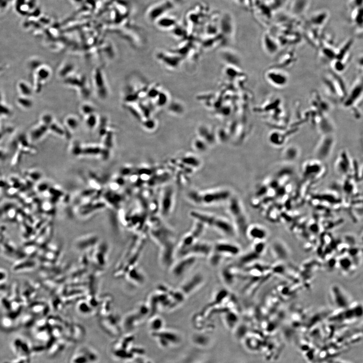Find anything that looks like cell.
<instances>
[{
    "label": "cell",
    "mask_w": 363,
    "mask_h": 363,
    "mask_svg": "<svg viewBox=\"0 0 363 363\" xmlns=\"http://www.w3.org/2000/svg\"><path fill=\"white\" fill-rule=\"evenodd\" d=\"M190 215L205 226L212 227L227 236H233L236 232L233 224L221 216L196 210L190 211Z\"/></svg>",
    "instance_id": "obj_1"
},
{
    "label": "cell",
    "mask_w": 363,
    "mask_h": 363,
    "mask_svg": "<svg viewBox=\"0 0 363 363\" xmlns=\"http://www.w3.org/2000/svg\"><path fill=\"white\" fill-rule=\"evenodd\" d=\"M230 191L226 189H218L207 191H190L187 197L193 203L203 206L218 204L228 201L231 196Z\"/></svg>",
    "instance_id": "obj_2"
},
{
    "label": "cell",
    "mask_w": 363,
    "mask_h": 363,
    "mask_svg": "<svg viewBox=\"0 0 363 363\" xmlns=\"http://www.w3.org/2000/svg\"><path fill=\"white\" fill-rule=\"evenodd\" d=\"M228 202V210L236 231L241 235H246L248 227L247 219L239 200L237 197L231 196Z\"/></svg>",
    "instance_id": "obj_3"
},
{
    "label": "cell",
    "mask_w": 363,
    "mask_h": 363,
    "mask_svg": "<svg viewBox=\"0 0 363 363\" xmlns=\"http://www.w3.org/2000/svg\"><path fill=\"white\" fill-rule=\"evenodd\" d=\"M197 256L188 255L180 257V259L173 264L172 268L173 275L180 277L188 272L195 264Z\"/></svg>",
    "instance_id": "obj_4"
},
{
    "label": "cell",
    "mask_w": 363,
    "mask_h": 363,
    "mask_svg": "<svg viewBox=\"0 0 363 363\" xmlns=\"http://www.w3.org/2000/svg\"><path fill=\"white\" fill-rule=\"evenodd\" d=\"M266 78L270 85L276 87H283L288 81V76L285 73L275 69L268 70L266 73Z\"/></svg>",
    "instance_id": "obj_5"
},
{
    "label": "cell",
    "mask_w": 363,
    "mask_h": 363,
    "mask_svg": "<svg viewBox=\"0 0 363 363\" xmlns=\"http://www.w3.org/2000/svg\"><path fill=\"white\" fill-rule=\"evenodd\" d=\"M212 251L221 256H234L240 252L239 247L232 243L226 241L217 242L213 247Z\"/></svg>",
    "instance_id": "obj_6"
},
{
    "label": "cell",
    "mask_w": 363,
    "mask_h": 363,
    "mask_svg": "<svg viewBox=\"0 0 363 363\" xmlns=\"http://www.w3.org/2000/svg\"><path fill=\"white\" fill-rule=\"evenodd\" d=\"M174 191L171 186L166 187L163 190L160 202V210L165 216L172 210L174 202Z\"/></svg>",
    "instance_id": "obj_7"
},
{
    "label": "cell",
    "mask_w": 363,
    "mask_h": 363,
    "mask_svg": "<svg viewBox=\"0 0 363 363\" xmlns=\"http://www.w3.org/2000/svg\"><path fill=\"white\" fill-rule=\"evenodd\" d=\"M203 282V277L202 275L199 273L196 274L182 284L180 291L185 295H188L200 287Z\"/></svg>",
    "instance_id": "obj_8"
},
{
    "label": "cell",
    "mask_w": 363,
    "mask_h": 363,
    "mask_svg": "<svg viewBox=\"0 0 363 363\" xmlns=\"http://www.w3.org/2000/svg\"><path fill=\"white\" fill-rule=\"evenodd\" d=\"M93 77V84L96 92L100 98H105L107 95V89L101 70L100 69L95 70Z\"/></svg>",
    "instance_id": "obj_9"
},
{
    "label": "cell",
    "mask_w": 363,
    "mask_h": 363,
    "mask_svg": "<svg viewBox=\"0 0 363 363\" xmlns=\"http://www.w3.org/2000/svg\"><path fill=\"white\" fill-rule=\"evenodd\" d=\"M180 162L183 165L186 167H190L191 169L198 168L201 165L200 159L196 155L192 154H187L183 156Z\"/></svg>",
    "instance_id": "obj_10"
},
{
    "label": "cell",
    "mask_w": 363,
    "mask_h": 363,
    "mask_svg": "<svg viewBox=\"0 0 363 363\" xmlns=\"http://www.w3.org/2000/svg\"><path fill=\"white\" fill-rule=\"evenodd\" d=\"M266 234L265 229L259 225L248 226L246 231V234L253 239H263Z\"/></svg>",
    "instance_id": "obj_11"
},
{
    "label": "cell",
    "mask_w": 363,
    "mask_h": 363,
    "mask_svg": "<svg viewBox=\"0 0 363 363\" xmlns=\"http://www.w3.org/2000/svg\"><path fill=\"white\" fill-rule=\"evenodd\" d=\"M360 90H361V84H357L353 87L346 98L345 103V105L346 107L351 105L354 101H356V100L359 97L360 94L361 93V91L360 92Z\"/></svg>",
    "instance_id": "obj_12"
},
{
    "label": "cell",
    "mask_w": 363,
    "mask_h": 363,
    "mask_svg": "<svg viewBox=\"0 0 363 363\" xmlns=\"http://www.w3.org/2000/svg\"><path fill=\"white\" fill-rule=\"evenodd\" d=\"M80 112L85 116L96 112L95 107L91 103L84 102L80 108Z\"/></svg>",
    "instance_id": "obj_13"
},
{
    "label": "cell",
    "mask_w": 363,
    "mask_h": 363,
    "mask_svg": "<svg viewBox=\"0 0 363 363\" xmlns=\"http://www.w3.org/2000/svg\"><path fill=\"white\" fill-rule=\"evenodd\" d=\"M208 144L201 138H197L193 142L194 148L199 152H205L207 150Z\"/></svg>",
    "instance_id": "obj_14"
},
{
    "label": "cell",
    "mask_w": 363,
    "mask_h": 363,
    "mask_svg": "<svg viewBox=\"0 0 363 363\" xmlns=\"http://www.w3.org/2000/svg\"><path fill=\"white\" fill-rule=\"evenodd\" d=\"M97 117L96 112L85 116V123L88 128L92 129L96 127L98 120Z\"/></svg>",
    "instance_id": "obj_15"
},
{
    "label": "cell",
    "mask_w": 363,
    "mask_h": 363,
    "mask_svg": "<svg viewBox=\"0 0 363 363\" xmlns=\"http://www.w3.org/2000/svg\"><path fill=\"white\" fill-rule=\"evenodd\" d=\"M68 124L70 126V127L72 130H75L76 128L77 129L78 127L79 126V120L77 117H76L75 116H72L69 117L68 119Z\"/></svg>",
    "instance_id": "obj_16"
},
{
    "label": "cell",
    "mask_w": 363,
    "mask_h": 363,
    "mask_svg": "<svg viewBox=\"0 0 363 363\" xmlns=\"http://www.w3.org/2000/svg\"><path fill=\"white\" fill-rule=\"evenodd\" d=\"M5 278V273L0 271V281L3 280Z\"/></svg>",
    "instance_id": "obj_17"
}]
</instances>
